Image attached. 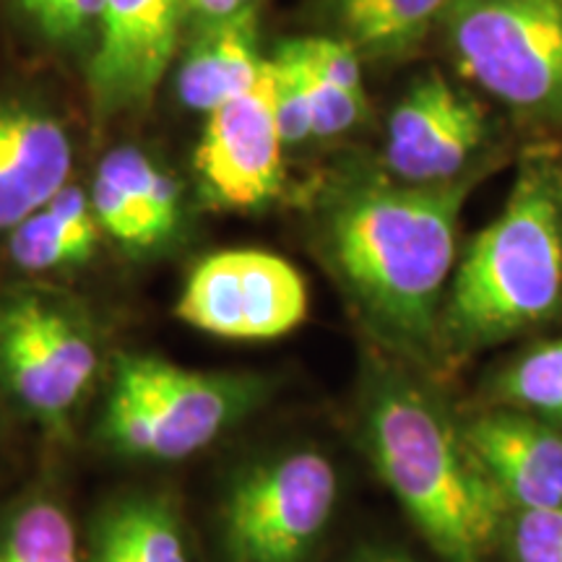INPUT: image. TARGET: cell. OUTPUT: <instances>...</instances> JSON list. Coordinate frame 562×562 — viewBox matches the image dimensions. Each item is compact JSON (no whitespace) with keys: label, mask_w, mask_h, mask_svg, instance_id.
Masks as SVG:
<instances>
[{"label":"cell","mask_w":562,"mask_h":562,"mask_svg":"<svg viewBox=\"0 0 562 562\" xmlns=\"http://www.w3.org/2000/svg\"><path fill=\"white\" fill-rule=\"evenodd\" d=\"M89 193L66 186L9 235L11 261L24 271H55L87 263L100 240Z\"/></svg>","instance_id":"obj_15"},{"label":"cell","mask_w":562,"mask_h":562,"mask_svg":"<svg viewBox=\"0 0 562 562\" xmlns=\"http://www.w3.org/2000/svg\"><path fill=\"white\" fill-rule=\"evenodd\" d=\"M206 115L195 149V172L206 199L229 211L261 209L277 199L284 182V144L273 115L269 60L256 87Z\"/></svg>","instance_id":"obj_10"},{"label":"cell","mask_w":562,"mask_h":562,"mask_svg":"<svg viewBox=\"0 0 562 562\" xmlns=\"http://www.w3.org/2000/svg\"><path fill=\"white\" fill-rule=\"evenodd\" d=\"M501 398L513 409L562 425V339L518 357L501 378Z\"/></svg>","instance_id":"obj_20"},{"label":"cell","mask_w":562,"mask_h":562,"mask_svg":"<svg viewBox=\"0 0 562 562\" xmlns=\"http://www.w3.org/2000/svg\"><path fill=\"white\" fill-rule=\"evenodd\" d=\"M266 58L258 53V9L201 26L178 70V97L186 108L211 112L245 94L261 79Z\"/></svg>","instance_id":"obj_14"},{"label":"cell","mask_w":562,"mask_h":562,"mask_svg":"<svg viewBox=\"0 0 562 562\" xmlns=\"http://www.w3.org/2000/svg\"><path fill=\"white\" fill-rule=\"evenodd\" d=\"M381 0H331V11L336 24L344 32L349 24H355L357 19H362L364 13H370Z\"/></svg>","instance_id":"obj_28"},{"label":"cell","mask_w":562,"mask_h":562,"mask_svg":"<svg viewBox=\"0 0 562 562\" xmlns=\"http://www.w3.org/2000/svg\"><path fill=\"white\" fill-rule=\"evenodd\" d=\"M357 562H412V560L404 558V554H398V552H370Z\"/></svg>","instance_id":"obj_29"},{"label":"cell","mask_w":562,"mask_h":562,"mask_svg":"<svg viewBox=\"0 0 562 562\" xmlns=\"http://www.w3.org/2000/svg\"><path fill=\"white\" fill-rule=\"evenodd\" d=\"M100 357L74 313L40 294L0 300V375L26 412L60 425L87 396Z\"/></svg>","instance_id":"obj_8"},{"label":"cell","mask_w":562,"mask_h":562,"mask_svg":"<svg viewBox=\"0 0 562 562\" xmlns=\"http://www.w3.org/2000/svg\"><path fill=\"white\" fill-rule=\"evenodd\" d=\"M510 552L513 562H562V505L516 510Z\"/></svg>","instance_id":"obj_24"},{"label":"cell","mask_w":562,"mask_h":562,"mask_svg":"<svg viewBox=\"0 0 562 562\" xmlns=\"http://www.w3.org/2000/svg\"><path fill=\"white\" fill-rule=\"evenodd\" d=\"M104 0H40L30 11L53 40L81 37L100 26Z\"/></svg>","instance_id":"obj_26"},{"label":"cell","mask_w":562,"mask_h":562,"mask_svg":"<svg viewBox=\"0 0 562 562\" xmlns=\"http://www.w3.org/2000/svg\"><path fill=\"white\" fill-rule=\"evenodd\" d=\"M37 3H40V0H24V9H26V11H32L34 5H37Z\"/></svg>","instance_id":"obj_30"},{"label":"cell","mask_w":562,"mask_h":562,"mask_svg":"<svg viewBox=\"0 0 562 562\" xmlns=\"http://www.w3.org/2000/svg\"><path fill=\"white\" fill-rule=\"evenodd\" d=\"M91 209H94L97 222L108 232L112 240H117L123 248L131 250H151V237L146 232L144 220L138 216V211L133 209L128 195L123 193V188L110 178L108 172L97 170L94 182H91Z\"/></svg>","instance_id":"obj_23"},{"label":"cell","mask_w":562,"mask_h":562,"mask_svg":"<svg viewBox=\"0 0 562 562\" xmlns=\"http://www.w3.org/2000/svg\"><path fill=\"white\" fill-rule=\"evenodd\" d=\"M448 0H381L341 32L360 58L391 60L417 50L442 16Z\"/></svg>","instance_id":"obj_17"},{"label":"cell","mask_w":562,"mask_h":562,"mask_svg":"<svg viewBox=\"0 0 562 562\" xmlns=\"http://www.w3.org/2000/svg\"><path fill=\"white\" fill-rule=\"evenodd\" d=\"M256 3L258 0H182V11H186V16L199 21L201 26H206L248 11Z\"/></svg>","instance_id":"obj_27"},{"label":"cell","mask_w":562,"mask_h":562,"mask_svg":"<svg viewBox=\"0 0 562 562\" xmlns=\"http://www.w3.org/2000/svg\"><path fill=\"white\" fill-rule=\"evenodd\" d=\"M261 398L256 378L128 355L117 360L102 435L131 459L182 461L222 438Z\"/></svg>","instance_id":"obj_4"},{"label":"cell","mask_w":562,"mask_h":562,"mask_svg":"<svg viewBox=\"0 0 562 562\" xmlns=\"http://www.w3.org/2000/svg\"><path fill=\"white\" fill-rule=\"evenodd\" d=\"M302 273L269 250L211 252L182 286L175 315L203 334L229 341H271L307 318Z\"/></svg>","instance_id":"obj_7"},{"label":"cell","mask_w":562,"mask_h":562,"mask_svg":"<svg viewBox=\"0 0 562 562\" xmlns=\"http://www.w3.org/2000/svg\"><path fill=\"white\" fill-rule=\"evenodd\" d=\"M70 138L37 104L0 100V232L19 227L68 186Z\"/></svg>","instance_id":"obj_13"},{"label":"cell","mask_w":562,"mask_h":562,"mask_svg":"<svg viewBox=\"0 0 562 562\" xmlns=\"http://www.w3.org/2000/svg\"><path fill=\"white\" fill-rule=\"evenodd\" d=\"M182 0H104L89 63L97 121L146 110L178 53Z\"/></svg>","instance_id":"obj_11"},{"label":"cell","mask_w":562,"mask_h":562,"mask_svg":"<svg viewBox=\"0 0 562 562\" xmlns=\"http://www.w3.org/2000/svg\"><path fill=\"white\" fill-rule=\"evenodd\" d=\"M482 469L516 510L562 505V435L524 412H490L461 427Z\"/></svg>","instance_id":"obj_12"},{"label":"cell","mask_w":562,"mask_h":562,"mask_svg":"<svg viewBox=\"0 0 562 562\" xmlns=\"http://www.w3.org/2000/svg\"><path fill=\"white\" fill-rule=\"evenodd\" d=\"M482 172L412 186L362 172L334 188L323 211V248L372 331L402 355L440 351V315L456 266L463 203Z\"/></svg>","instance_id":"obj_1"},{"label":"cell","mask_w":562,"mask_h":562,"mask_svg":"<svg viewBox=\"0 0 562 562\" xmlns=\"http://www.w3.org/2000/svg\"><path fill=\"white\" fill-rule=\"evenodd\" d=\"M364 442L427 544L446 562H484L505 503L459 427L406 378L375 383Z\"/></svg>","instance_id":"obj_3"},{"label":"cell","mask_w":562,"mask_h":562,"mask_svg":"<svg viewBox=\"0 0 562 562\" xmlns=\"http://www.w3.org/2000/svg\"><path fill=\"white\" fill-rule=\"evenodd\" d=\"M487 112L440 70L414 79L385 128V172L412 186H440L474 172L487 140Z\"/></svg>","instance_id":"obj_9"},{"label":"cell","mask_w":562,"mask_h":562,"mask_svg":"<svg viewBox=\"0 0 562 562\" xmlns=\"http://www.w3.org/2000/svg\"><path fill=\"white\" fill-rule=\"evenodd\" d=\"M89 562H191V552L165 497L125 495L94 524Z\"/></svg>","instance_id":"obj_16"},{"label":"cell","mask_w":562,"mask_h":562,"mask_svg":"<svg viewBox=\"0 0 562 562\" xmlns=\"http://www.w3.org/2000/svg\"><path fill=\"white\" fill-rule=\"evenodd\" d=\"M339 476L321 451L302 448L237 476L222 508L229 562H305L331 524Z\"/></svg>","instance_id":"obj_6"},{"label":"cell","mask_w":562,"mask_h":562,"mask_svg":"<svg viewBox=\"0 0 562 562\" xmlns=\"http://www.w3.org/2000/svg\"><path fill=\"white\" fill-rule=\"evenodd\" d=\"M290 47L302 70V83H305L307 104H311L313 136L331 138L355 128V125L362 121L364 108H368L364 94H351V91L336 87V83H331L328 79H323L318 70L302 58L297 40H290Z\"/></svg>","instance_id":"obj_21"},{"label":"cell","mask_w":562,"mask_h":562,"mask_svg":"<svg viewBox=\"0 0 562 562\" xmlns=\"http://www.w3.org/2000/svg\"><path fill=\"white\" fill-rule=\"evenodd\" d=\"M562 311V157L521 161L501 216L469 243L440 315L448 355L495 347Z\"/></svg>","instance_id":"obj_2"},{"label":"cell","mask_w":562,"mask_h":562,"mask_svg":"<svg viewBox=\"0 0 562 562\" xmlns=\"http://www.w3.org/2000/svg\"><path fill=\"white\" fill-rule=\"evenodd\" d=\"M438 26L469 81L562 131V0H448Z\"/></svg>","instance_id":"obj_5"},{"label":"cell","mask_w":562,"mask_h":562,"mask_svg":"<svg viewBox=\"0 0 562 562\" xmlns=\"http://www.w3.org/2000/svg\"><path fill=\"white\" fill-rule=\"evenodd\" d=\"M273 83V115L284 146H300L313 138L311 104H307L305 83H302L300 63L294 58L290 42H281L269 58Z\"/></svg>","instance_id":"obj_22"},{"label":"cell","mask_w":562,"mask_h":562,"mask_svg":"<svg viewBox=\"0 0 562 562\" xmlns=\"http://www.w3.org/2000/svg\"><path fill=\"white\" fill-rule=\"evenodd\" d=\"M0 562H81L66 508L47 497L19 505L0 524Z\"/></svg>","instance_id":"obj_19"},{"label":"cell","mask_w":562,"mask_h":562,"mask_svg":"<svg viewBox=\"0 0 562 562\" xmlns=\"http://www.w3.org/2000/svg\"><path fill=\"white\" fill-rule=\"evenodd\" d=\"M297 47L311 66L318 70L323 79L336 87L351 91V94H364L362 87V58L347 40L341 37H302Z\"/></svg>","instance_id":"obj_25"},{"label":"cell","mask_w":562,"mask_h":562,"mask_svg":"<svg viewBox=\"0 0 562 562\" xmlns=\"http://www.w3.org/2000/svg\"><path fill=\"white\" fill-rule=\"evenodd\" d=\"M97 170L108 172L146 224L151 245L167 243L180 227L182 201L172 175L161 172L154 161L133 146H121L100 161Z\"/></svg>","instance_id":"obj_18"}]
</instances>
